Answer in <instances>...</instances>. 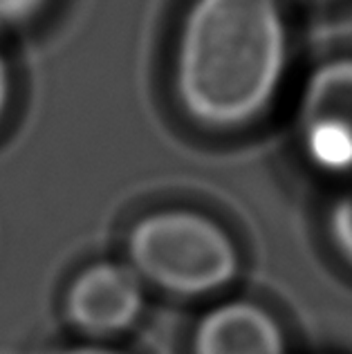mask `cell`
I'll use <instances>...</instances> for the list:
<instances>
[{"instance_id": "6da1fadb", "label": "cell", "mask_w": 352, "mask_h": 354, "mask_svg": "<svg viewBox=\"0 0 352 354\" xmlns=\"http://www.w3.org/2000/svg\"><path fill=\"white\" fill-rule=\"evenodd\" d=\"M287 68L279 0H193L175 52V92L209 128H238L272 104Z\"/></svg>"}, {"instance_id": "7a4b0ae2", "label": "cell", "mask_w": 352, "mask_h": 354, "mask_svg": "<svg viewBox=\"0 0 352 354\" xmlns=\"http://www.w3.org/2000/svg\"><path fill=\"white\" fill-rule=\"evenodd\" d=\"M124 263L148 294L178 303L227 298L243 274V256L229 231L189 209H162L137 220L126 236Z\"/></svg>"}, {"instance_id": "3957f363", "label": "cell", "mask_w": 352, "mask_h": 354, "mask_svg": "<svg viewBox=\"0 0 352 354\" xmlns=\"http://www.w3.org/2000/svg\"><path fill=\"white\" fill-rule=\"evenodd\" d=\"M148 296L124 260H95L81 267L63 290V323L74 341L117 346L140 328L148 312Z\"/></svg>"}, {"instance_id": "277c9868", "label": "cell", "mask_w": 352, "mask_h": 354, "mask_svg": "<svg viewBox=\"0 0 352 354\" xmlns=\"http://www.w3.org/2000/svg\"><path fill=\"white\" fill-rule=\"evenodd\" d=\"M305 153L328 173L352 171V59H335L305 81L299 104Z\"/></svg>"}, {"instance_id": "5b68a950", "label": "cell", "mask_w": 352, "mask_h": 354, "mask_svg": "<svg viewBox=\"0 0 352 354\" xmlns=\"http://www.w3.org/2000/svg\"><path fill=\"white\" fill-rule=\"evenodd\" d=\"M189 354H292L276 314L254 298H220L189 334Z\"/></svg>"}, {"instance_id": "8992f818", "label": "cell", "mask_w": 352, "mask_h": 354, "mask_svg": "<svg viewBox=\"0 0 352 354\" xmlns=\"http://www.w3.org/2000/svg\"><path fill=\"white\" fill-rule=\"evenodd\" d=\"M328 231L337 256L352 269V189L337 198L328 218Z\"/></svg>"}, {"instance_id": "52a82bcc", "label": "cell", "mask_w": 352, "mask_h": 354, "mask_svg": "<svg viewBox=\"0 0 352 354\" xmlns=\"http://www.w3.org/2000/svg\"><path fill=\"white\" fill-rule=\"evenodd\" d=\"M45 0H0V30L27 23Z\"/></svg>"}, {"instance_id": "ba28073f", "label": "cell", "mask_w": 352, "mask_h": 354, "mask_svg": "<svg viewBox=\"0 0 352 354\" xmlns=\"http://www.w3.org/2000/svg\"><path fill=\"white\" fill-rule=\"evenodd\" d=\"M54 354H131L128 350L113 346V343H88V341H72Z\"/></svg>"}, {"instance_id": "9c48e42d", "label": "cell", "mask_w": 352, "mask_h": 354, "mask_svg": "<svg viewBox=\"0 0 352 354\" xmlns=\"http://www.w3.org/2000/svg\"><path fill=\"white\" fill-rule=\"evenodd\" d=\"M9 90H12V83H9V68H7L5 54L0 50V119H3L7 104H9Z\"/></svg>"}]
</instances>
